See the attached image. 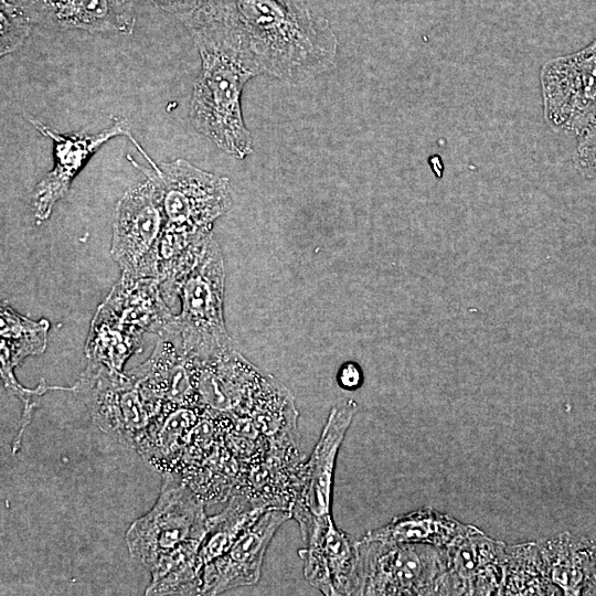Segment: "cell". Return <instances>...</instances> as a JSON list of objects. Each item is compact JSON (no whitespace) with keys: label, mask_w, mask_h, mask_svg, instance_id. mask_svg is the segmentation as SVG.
<instances>
[{"label":"cell","mask_w":596,"mask_h":596,"mask_svg":"<svg viewBox=\"0 0 596 596\" xmlns=\"http://www.w3.org/2000/svg\"><path fill=\"white\" fill-rule=\"evenodd\" d=\"M26 118L38 131L53 141L54 167L38 183L33 194V212L38 224L50 217L54 205L67 194L73 179L104 143L118 136H126L137 148L140 147L126 118H115L110 127L95 134L84 130L60 134L33 116L28 115Z\"/></svg>","instance_id":"11"},{"label":"cell","mask_w":596,"mask_h":596,"mask_svg":"<svg viewBox=\"0 0 596 596\" xmlns=\"http://www.w3.org/2000/svg\"><path fill=\"white\" fill-rule=\"evenodd\" d=\"M100 306L121 323L160 337L168 334L174 317L158 277L134 281L120 277Z\"/></svg>","instance_id":"17"},{"label":"cell","mask_w":596,"mask_h":596,"mask_svg":"<svg viewBox=\"0 0 596 596\" xmlns=\"http://www.w3.org/2000/svg\"><path fill=\"white\" fill-rule=\"evenodd\" d=\"M190 34L241 51L259 74L301 84L330 71L338 38L310 0H200L182 20Z\"/></svg>","instance_id":"1"},{"label":"cell","mask_w":596,"mask_h":596,"mask_svg":"<svg viewBox=\"0 0 596 596\" xmlns=\"http://www.w3.org/2000/svg\"><path fill=\"white\" fill-rule=\"evenodd\" d=\"M50 322L19 315L7 302L0 306L1 374L12 373L20 362L46 348Z\"/></svg>","instance_id":"22"},{"label":"cell","mask_w":596,"mask_h":596,"mask_svg":"<svg viewBox=\"0 0 596 596\" xmlns=\"http://www.w3.org/2000/svg\"><path fill=\"white\" fill-rule=\"evenodd\" d=\"M550 581L538 543H523L508 549L502 595H560Z\"/></svg>","instance_id":"23"},{"label":"cell","mask_w":596,"mask_h":596,"mask_svg":"<svg viewBox=\"0 0 596 596\" xmlns=\"http://www.w3.org/2000/svg\"><path fill=\"white\" fill-rule=\"evenodd\" d=\"M33 23L23 10L11 0H1L0 6V54L18 50L31 33Z\"/></svg>","instance_id":"24"},{"label":"cell","mask_w":596,"mask_h":596,"mask_svg":"<svg viewBox=\"0 0 596 596\" xmlns=\"http://www.w3.org/2000/svg\"><path fill=\"white\" fill-rule=\"evenodd\" d=\"M596 541L567 532L538 543L550 581L564 595H596Z\"/></svg>","instance_id":"18"},{"label":"cell","mask_w":596,"mask_h":596,"mask_svg":"<svg viewBox=\"0 0 596 596\" xmlns=\"http://www.w3.org/2000/svg\"><path fill=\"white\" fill-rule=\"evenodd\" d=\"M224 280L222 253L211 236L177 290L181 311L163 337L175 341L193 362H205L233 349L223 317Z\"/></svg>","instance_id":"5"},{"label":"cell","mask_w":596,"mask_h":596,"mask_svg":"<svg viewBox=\"0 0 596 596\" xmlns=\"http://www.w3.org/2000/svg\"><path fill=\"white\" fill-rule=\"evenodd\" d=\"M174 472H164L160 496L126 532L130 555L151 573L147 595H200L196 555L206 533L202 499Z\"/></svg>","instance_id":"2"},{"label":"cell","mask_w":596,"mask_h":596,"mask_svg":"<svg viewBox=\"0 0 596 596\" xmlns=\"http://www.w3.org/2000/svg\"><path fill=\"white\" fill-rule=\"evenodd\" d=\"M33 24L57 30L130 34L132 0H11Z\"/></svg>","instance_id":"13"},{"label":"cell","mask_w":596,"mask_h":596,"mask_svg":"<svg viewBox=\"0 0 596 596\" xmlns=\"http://www.w3.org/2000/svg\"><path fill=\"white\" fill-rule=\"evenodd\" d=\"M164 226L161 193L150 179L126 191L115 207L110 248L123 279L158 277Z\"/></svg>","instance_id":"7"},{"label":"cell","mask_w":596,"mask_h":596,"mask_svg":"<svg viewBox=\"0 0 596 596\" xmlns=\"http://www.w3.org/2000/svg\"><path fill=\"white\" fill-rule=\"evenodd\" d=\"M574 162L584 177L596 180V124L578 137Z\"/></svg>","instance_id":"25"},{"label":"cell","mask_w":596,"mask_h":596,"mask_svg":"<svg viewBox=\"0 0 596 596\" xmlns=\"http://www.w3.org/2000/svg\"><path fill=\"white\" fill-rule=\"evenodd\" d=\"M337 380L342 389L355 390L362 383V371L355 363L347 362L339 369Z\"/></svg>","instance_id":"27"},{"label":"cell","mask_w":596,"mask_h":596,"mask_svg":"<svg viewBox=\"0 0 596 596\" xmlns=\"http://www.w3.org/2000/svg\"><path fill=\"white\" fill-rule=\"evenodd\" d=\"M142 334V331L121 323L99 305L92 320L85 355L89 361L123 372L128 358L140 350Z\"/></svg>","instance_id":"21"},{"label":"cell","mask_w":596,"mask_h":596,"mask_svg":"<svg viewBox=\"0 0 596 596\" xmlns=\"http://www.w3.org/2000/svg\"><path fill=\"white\" fill-rule=\"evenodd\" d=\"M354 544L350 595H447V549L363 539Z\"/></svg>","instance_id":"6"},{"label":"cell","mask_w":596,"mask_h":596,"mask_svg":"<svg viewBox=\"0 0 596 596\" xmlns=\"http://www.w3.org/2000/svg\"><path fill=\"white\" fill-rule=\"evenodd\" d=\"M128 374L137 382L152 418L164 404L201 405L193 363L171 339L160 338L149 359Z\"/></svg>","instance_id":"14"},{"label":"cell","mask_w":596,"mask_h":596,"mask_svg":"<svg viewBox=\"0 0 596 596\" xmlns=\"http://www.w3.org/2000/svg\"><path fill=\"white\" fill-rule=\"evenodd\" d=\"M540 83L549 126L582 136L596 124V39L574 53L547 61Z\"/></svg>","instance_id":"9"},{"label":"cell","mask_w":596,"mask_h":596,"mask_svg":"<svg viewBox=\"0 0 596 596\" xmlns=\"http://www.w3.org/2000/svg\"><path fill=\"white\" fill-rule=\"evenodd\" d=\"M137 1V0H132ZM177 15L181 21L198 6L200 0H139Z\"/></svg>","instance_id":"26"},{"label":"cell","mask_w":596,"mask_h":596,"mask_svg":"<svg viewBox=\"0 0 596 596\" xmlns=\"http://www.w3.org/2000/svg\"><path fill=\"white\" fill-rule=\"evenodd\" d=\"M479 529L425 507L393 518L382 528L366 532L363 540L387 543H417L448 549Z\"/></svg>","instance_id":"19"},{"label":"cell","mask_w":596,"mask_h":596,"mask_svg":"<svg viewBox=\"0 0 596 596\" xmlns=\"http://www.w3.org/2000/svg\"><path fill=\"white\" fill-rule=\"evenodd\" d=\"M594 561H595V565H596V544H595V547H594Z\"/></svg>","instance_id":"28"},{"label":"cell","mask_w":596,"mask_h":596,"mask_svg":"<svg viewBox=\"0 0 596 596\" xmlns=\"http://www.w3.org/2000/svg\"><path fill=\"white\" fill-rule=\"evenodd\" d=\"M299 555L310 585L328 596L350 595L356 564V547L333 520L306 542Z\"/></svg>","instance_id":"16"},{"label":"cell","mask_w":596,"mask_h":596,"mask_svg":"<svg viewBox=\"0 0 596 596\" xmlns=\"http://www.w3.org/2000/svg\"><path fill=\"white\" fill-rule=\"evenodd\" d=\"M356 411L358 404L352 400L332 407L311 455L298 468L291 515L299 524L304 542L321 532L333 520L331 500L334 466Z\"/></svg>","instance_id":"10"},{"label":"cell","mask_w":596,"mask_h":596,"mask_svg":"<svg viewBox=\"0 0 596 596\" xmlns=\"http://www.w3.org/2000/svg\"><path fill=\"white\" fill-rule=\"evenodd\" d=\"M191 36L201 58L190 100L191 124L222 151L244 159L253 152V137L241 98L245 84L260 74L236 47L204 34Z\"/></svg>","instance_id":"4"},{"label":"cell","mask_w":596,"mask_h":596,"mask_svg":"<svg viewBox=\"0 0 596 596\" xmlns=\"http://www.w3.org/2000/svg\"><path fill=\"white\" fill-rule=\"evenodd\" d=\"M270 507L262 499L245 493L231 496L227 507L207 518L206 533L196 555L202 573L205 565L223 555Z\"/></svg>","instance_id":"20"},{"label":"cell","mask_w":596,"mask_h":596,"mask_svg":"<svg viewBox=\"0 0 596 596\" xmlns=\"http://www.w3.org/2000/svg\"><path fill=\"white\" fill-rule=\"evenodd\" d=\"M71 391L100 430L120 444L138 447L152 416L137 382L128 373L89 361Z\"/></svg>","instance_id":"8"},{"label":"cell","mask_w":596,"mask_h":596,"mask_svg":"<svg viewBox=\"0 0 596 596\" xmlns=\"http://www.w3.org/2000/svg\"><path fill=\"white\" fill-rule=\"evenodd\" d=\"M140 169L160 190L166 226L160 243L158 278L163 294L172 298L196 263L214 222L232 206L230 180L202 170L184 159L160 164L149 161Z\"/></svg>","instance_id":"3"},{"label":"cell","mask_w":596,"mask_h":596,"mask_svg":"<svg viewBox=\"0 0 596 596\" xmlns=\"http://www.w3.org/2000/svg\"><path fill=\"white\" fill-rule=\"evenodd\" d=\"M290 518L289 510H266L223 555L203 567L201 595L256 584L268 545L279 526Z\"/></svg>","instance_id":"12"},{"label":"cell","mask_w":596,"mask_h":596,"mask_svg":"<svg viewBox=\"0 0 596 596\" xmlns=\"http://www.w3.org/2000/svg\"><path fill=\"white\" fill-rule=\"evenodd\" d=\"M447 595L503 594L508 547L480 529L447 549Z\"/></svg>","instance_id":"15"}]
</instances>
